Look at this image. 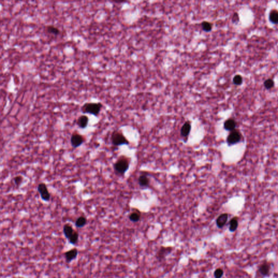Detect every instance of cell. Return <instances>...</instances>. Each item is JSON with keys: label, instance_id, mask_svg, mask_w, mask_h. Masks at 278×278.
<instances>
[{"label": "cell", "instance_id": "cell-5", "mask_svg": "<svg viewBox=\"0 0 278 278\" xmlns=\"http://www.w3.org/2000/svg\"><path fill=\"white\" fill-rule=\"evenodd\" d=\"M85 142V138L83 135L79 134L77 132H73L71 135L70 142L72 147L74 148H77Z\"/></svg>", "mask_w": 278, "mask_h": 278}, {"label": "cell", "instance_id": "cell-24", "mask_svg": "<svg viewBox=\"0 0 278 278\" xmlns=\"http://www.w3.org/2000/svg\"><path fill=\"white\" fill-rule=\"evenodd\" d=\"M23 181V177L21 176H17L13 178V181L15 184L17 186H19Z\"/></svg>", "mask_w": 278, "mask_h": 278}, {"label": "cell", "instance_id": "cell-15", "mask_svg": "<svg viewBox=\"0 0 278 278\" xmlns=\"http://www.w3.org/2000/svg\"><path fill=\"white\" fill-rule=\"evenodd\" d=\"M74 232H75V230H73V228L70 224H66L64 225V234L67 239H68Z\"/></svg>", "mask_w": 278, "mask_h": 278}, {"label": "cell", "instance_id": "cell-4", "mask_svg": "<svg viewBox=\"0 0 278 278\" xmlns=\"http://www.w3.org/2000/svg\"><path fill=\"white\" fill-rule=\"evenodd\" d=\"M37 190L42 200L47 202L50 200L51 196L45 183H39L37 187Z\"/></svg>", "mask_w": 278, "mask_h": 278}, {"label": "cell", "instance_id": "cell-3", "mask_svg": "<svg viewBox=\"0 0 278 278\" xmlns=\"http://www.w3.org/2000/svg\"><path fill=\"white\" fill-rule=\"evenodd\" d=\"M111 141L114 146H120L129 144V141L122 132L115 130L111 135Z\"/></svg>", "mask_w": 278, "mask_h": 278}, {"label": "cell", "instance_id": "cell-6", "mask_svg": "<svg viewBox=\"0 0 278 278\" xmlns=\"http://www.w3.org/2000/svg\"><path fill=\"white\" fill-rule=\"evenodd\" d=\"M241 133L239 131L234 130L230 132V133L227 137V143L229 146H232L239 143L241 141Z\"/></svg>", "mask_w": 278, "mask_h": 278}, {"label": "cell", "instance_id": "cell-26", "mask_svg": "<svg viewBox=\"0 0 278 278\" xmlns=\"http://www.w3.org/2000/svg\"><path fill=\"white\" fill-rule=\"evenodd\" d=\"M242 77L240 75H236L233 79V82L236 85H241L242 83Z\"/></svg>", "mask_w": 278, "mask_h": 278}, {"label": "cell", "instance_id": "cell-12", "mask_svg": "<svg viewBox=\"0 0 278 278\" xmlns=\"http://www.w3.org/2000/svg\"><path fill=\"white\" fill-rule=\"evenodd\" d=\"M236 126V123L234 120L232 119H230L225 121L224 124V128L225 130L228 131H230L232 132L235 130V128Z\"/></svg>", "mask_w": 278, "mask_h": 278}, {"label": "cell", "instance_id": "cell-10", "mask_svg": "<svg viewBox=\"0 0 278 278\" xmlns=\"http://www.w3.org/2000/svg\"><path fill=\"white\" fill-rule=\"evenodd\" d=\"M228 218V215L226 213L222 214L217 217L216 222V225L218 228H222L223 227H224L227 223Z\"/></svg>", "mask_w": 278, "mask_h": 278}, {"label": "cell", "instance_id": "cell-1", "mask_svg": "<svg viewBox=\"0 0 278 278\" xmlns=\"http://www.w3.org/2000/svg\"><path fill=\"white\" fill-rule=\"evenodd\" d=\"M130 159L127 156H121L114 164L115 173L119 175H124L130 167Z\"/></svg>", "mask_w": 278, "mask_h": 278}, {"label": "cell", "instance_id": "cell-21", "mask_svg": "<svg viewBox=\"0 0 278 278\" xmlns=\"http://www.w3.org/2000/svg\"><path fill=\"white\" fill-rule=\"evenodd\" d=\"M78 238H79V234H78V232L75 230L73 234L68 239V241L71 244H75L78 242Z\"/></svg>", "mask_w": 278, "mask_h": 278}, {"label": "cell", "instance_id": "cell-7", "mask_svg": "<svg viewBox=\"0 0 278 278\" xmlns=\"http://www.w3.org/2000/svg\"><path fill=\"white\" fill-rule=\"evenodd\" d=\"M89 121V117L86 115H81L77 119V125L81 129H85L88 126Z\"/></svg>", "mask_w": 278, "mask_h": 278}, {"label": "cell", "instance_id": "cell-13", "mask_svg": "<svg viewBox=\"0 0 278 278\" xmlns=\"http://www.w3.org/2000/svg\"><path fill=\"white\" fill-rule=\"evenodd\" d=\"M45 31L47 33L50 34L51 35H54V36L58 35L59 34H60V29H59L58 27H56L53 25L47 26L45 28Z\"/></svg>", "mask_w": 278, "mask_h": 278}, {"label": "cell", "instance_id": "cell-14", "mask_svg": "<svg viewBox=\"0 0 278 278\" xmlns=\"http://www.w3.org/2000/svg\"><path fill=\"white\" fill-rule=\"evenodd\" d=\"M139 184L142 187H147L148 186L150 183V181L148 176L146 174H142L139 177L138 179Z\"/></svg>", "mask_w": 278, "mask_h": 278}, {"label": "cell", "instance_id": "cell-8", "mask_svg": "<svg viewBox=\"0 0 278 278\" xmlns=\"http://www.w3.org/2000/svg\"><path fill=\"white\" fill-rule=\"evenodd\" d=\"M78 250L76 248H73L68 251H66L65 253V258L66 259V261L68 263L71 262L74 259L76 258L78 255Z\"/></svg>", "mask_w": 278, "mask_h": 278}, {"label": "cell", "instance_id": "cell-2", "mask_svg": "<svg viewBox=\"0 0 278 278\" xmlns=\"http://www.w3.org/2000/svg\"><path fill=\"white\" fill-rule=\"evenodd\" d=\"M102 107V103L101 102H87L82 106L81 110L83 114H89L97 116Z\"/></svg>", "mask_w": 278, "mask_h": 278}, {"label": "cell", "instance_id": "cell-11", "mask_svg": "<svg viewBox=\"0 0 278 278\" xmlns=\"http://www.w3.org/2000/svg\"><path fill=\"white\" fill-rule=\"evenodd\" d=\"M271 270V266L269 264L267 263V262H264V264H262L259 267V272L260 273L262 276H268Z\"/></svg>", "mask_w": 278, "mask_h": 278}, {"label": "cell", "instance_id": "cell-22", "mask_svg": "<svg viewBox=\"0 0 278 278\" xmlns=\"http://www.w3.org/2000/svg\"><path fill=\"white\" fill-rule=\"evenodd\" d=\"M202 28L205 32H210L212 29V24L210 22L204 21L202 24Z\"/></svg>", "mask_w": 278, "mask_h": 278}, {"label": "cell", "instance_id": "cell-23", "mask_svg": "<svg viewBox=\"0 0 278 278\" xmlns=\"http://www.w3.org/2000/svg\"><path fill=\"white\" fill-rule=\"evenodd\" d=\"M274 85V83L273 81L271 79H269L266 80L264 83V86H265V88L267 89H269L273 88Z\"/></svg>", "mask_w": 278, "mask_h": 278}, {"label": "cell", "instance_id": "cell-17", "mask_svg": "<svg viewBox=\"0 0 278 278\" xmlns=\"http://www.w3.org/2000/svg\"><path fill=\"white\" fill-rule=\"evenodd\" d=\"M86 223H87L86 218L84 216H82L77 218V219L76 220V222H75V225L77 228H81L84 227L86 225Z\"/></svg>", "mask_w": 278, "mask_h": 278}, {"label": "cell", "instance_id": "cell-27", "mask_svg": "<svg viewBox=\"0 0 278 278\" xmlns=\"http://www.w3.org/2000/svg\"><path fill=\"white\" fill-rule=\"evenodd\" d=\"M239 20V18L238 15H237V14H236V13H235V14H234V15L233 17H232V21L234 22H237V21H238Z\"/></svg>", "mask_w": 278, "mask_h": 278}, {"label": "cell", "instance_id": "cell-25", "mask_svg": "<svg viewBox=\"0 0 278 278\" xmlns=\"http://www.w3.org/2000/svg\"><path fill=\"white\" fill-rule=\"evenodd\" d=\"M224 274V272L221 269H217L214 272V277L215 278H221Z\"/></svg>", "mask_w": 278, "mask_h": 278}, {"label": "cell", "instance_id": "cell-20", "mask_svg": "<svg viewBox=\"0 0 278 278\" xmlns=\"http://www.w3.org/2000/svg\"><path fill=\"white\" fill-rule=\"evenodd\" d=\"M269 19L274 24H278V11L272 10L269 15Z\"/></svg>", "mask_w": 278, "mask_h": 278}, {"label": "cell", "instance_id": "cell-16", "mask_svg": "<svg viewBox=\"0 0 278 278\" xmlns=\"http://www.w3.org/2000/svg\"><path fill=\"white\" fill-rule=\"evenodd\" d=\"M172 251V248L171 247L169 248H166V247H162L161 249L158 251V256L157 257L159 259H163L166 257L167 255H168L169 253H171Z\"/></svg>", "mask_w": 278, "mask_h": 278}, {"label": "cell", "instance_id": "cell-9", "mask_svg": "<svg viewBox=\"0 0 278 278\" xmlns=\"http://www.w3.org/2000/svg\"><path fill=\"white\" fill-rule=\"evenodd\" d=\"M191 130V124L190 121L186 122L181 127V137H187L190 134Z\"/></svg>", "mask_w": 278, "mask_h": 278}, {"label": "cell", "instance_id": "cell-19", "mask_svg": "<svg viewBox=\"0 0 278 278\" xmlns=\"http://www.w3.org/2000/svg\"><path fill=\"white\" fill-rule=\"evenodd\" d=\"M238 225H239V223H238V220L237 219V218L234 217V218H232V220H230L229 223V229L230 232H234L235 231H236L238 227Z\"/></svg>", "mask_w": 278, "mask_h": 278}, {"label": "cell", "instance_id": "cell-18", "mask_svg": "<svg viewBox=\"0 0 278 278\" xmlns=\"http://www.w3.org/2000/svg\"><path fill=\"white\" fill-rule=\"evenodd\" d=\"M141 218V213L139 210H135L134 211L132 212L130 214L129 216L130 220L133 222H137L140 220Z\"/></svg>", "mask_w": 278, "mask_h": 278}]
</instances>
